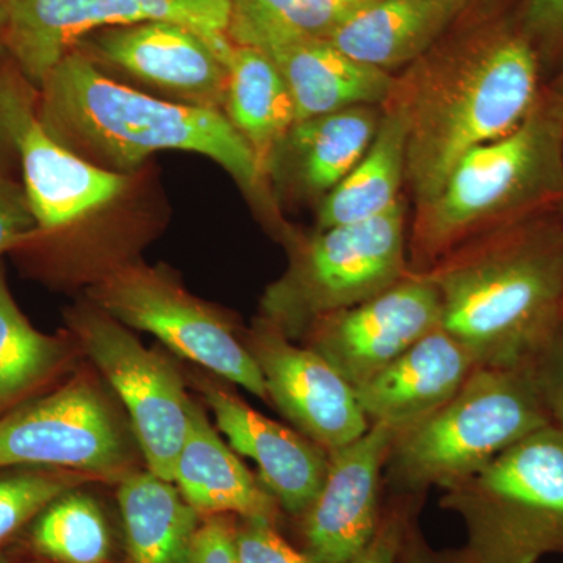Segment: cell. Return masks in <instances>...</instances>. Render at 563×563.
Segmentation results:
<instances>
[{"mask_svg": "<svg viewBox=\"0 0 563 563\" xmlns=\"http://www.w3.org/2000/svg\"><path fill=\"white\" fill-rule=\"evenodd\" d=\"M551 422L563 431V322L531 363Z\"/></svg>", "mask_w": 563, "mask_h": 563, "instance_id": "33", "label": "cell"}, {"mask_svg": "<svg viewBox=\"0 0 563 563\" xmlns=\"http://www.w3.org/2000/svg\"><path fill=\"white\" fill-rule=\"evenodd\" d=\"M409 117L401 99L380 120L372 146L332 191L318 213V228H335L383 214L398 201L406 174Z\"/></svg>", "mask_w": 563, "mask_h": 563, "instance_id": "25", "label": "cell"}, {"mask_svg": "<svg viewBox=\"0 0 563 563\" xmlns=\"http://www.w3.org/2000/svg\"><path fill=\"white\" fill-rule=\"evenodd\" d=\"M21 551L49 563H110L113 537L101 506L69 490L54 499L18 537Z\"/></svg>", "mask_w": 563, "mask_h": 563, "instance_id": "27", "label": "cell"}, {"mask_svg": "<svg viewBox=\"0 0 563 563\" xmlns=\"http://www.w3.org/2000/svg\"><path fill=\"white\" fill-rule=\"evenodd\" d=\"M172 21L229 38L231 0H13L0 32L22 77L40 88L81 40L106 29Z\"/></svg>", "mask_w": 563, "mask_h": 563, "instance_id": "10", "label": "cell"}, {"mask_svg": "<svg viewBox=\"0 0 563 563\" xmlns=\"http://www.w3.org/2000/svg\"><path fill=\"white\" fill-rule=\"evenodd\" d=\"M0 474V548L20 533L63 493L84 484V474L46 466H10Z\"/></svg>", "mask_w": 563, "mask_h": 563, "instance_id": "29", "label": "cell"}, {"mask_svg": "<svg viewBox=\"0 0 563 563\" xmlns=\"http://www.w3.org/2000/svg\"><path fill=\"white\" fill-rule=\"evenodd\" d=\"M379 122L372 106L295 122L273 155L268 173L290 179L306 195H328L372 146Z\"/></svg>", "mask_w": 563, "mask_h": 563, "instance_id": "22", "label": "cell"}, {"mask_svg": "<svg viewBox=\"0 0 563 563\" xmlns=\"http://www.w3.org/2000/svg\"><path fill=\"white\" fill-rule=\"evenodd\" d=\"M473 5V0H372L332 33L354 60L390 70L421 60Z\"/></svg>", "mask_w": 563, "mask_h": 563, "instance_id": "19", "label": "cell"}, {"mask_svg": "<svg viewBox=\"0 0 563 563\" xmlns=\"http://www.w3.org/2000/svg\"><path fill=\"white\" fill-rule=\"evenodd\" d=\"M420 501L421 495H399L395 503L384 507L372 542L351 563H398L404 531Z\"/></svg>", "mask_w": 563, "mask_h": 563, "instance_id": "32", "label": "cell"}, {"mask_svg": "<svg viewBox=\"0 0 563 563\" xmlns=\"http://www.w3.org/2000/svg\"><path fill=\"white\" fill-rule=\"evenodd\" d=\"M553 91L555 92V95L559 96V98L562 99L563 102V73L562 76L559 77V80L555 81V87L553 88Z\"/></svg>", "mask_w": 563, "mask_h": 563, "instance_id": "40", "label": "cell"}, {"mask_svg": "<svg viewBox=\"0 0 563 563\" xmlns=\"http://www.w3.org/2000/svg\"><path fill=\"white\" fill-rule=\"evenodd\" d=\"M398 431L372 424L362 437L329 453L328 474L301 515L306 554L313 563H351L379 526L380 488Z\"/></svg>", "mask_w": 563, "mask_h": 563, "instance_id": "15", "label": "cell"}, {"mask_svg": "<svg viewBox=\"0 0 563 563\" xmlns=\"http://www.w3.org/2000/svg\"><path fill=\"white\" fill-rule=\"evenodd\" d=\"M443 331L479 366L521 368L563 322V225L540 217L453 251L424 273Z\"/></svg>", "mask_w": 563, "mask_h": 563, "instance_id": "2", "label": "cell"}, {"mask_svg": "<svg viewBox=\"0 0 563 563\" xmlns=\"http://www.w3.org/2000/svg\"><path fill=\"white\" fill-rule=\"evenodd\" d=\"M202 390L233 450L257 463L261 483L277 504L301 517L324 484L328 451L217 385L206 384Z\"/></svg>", "mask_w": 563, "mask_h": 563, "instance_id": "17", "label": "cell"}, {"mask_svg": "<svg viewBox=\"0 0 563 563\" xmlns=\"http://www.w3.org/2000/svg\"><path fill=\"white\" fill-rule=\"evenodd\" d=\"M66 358L65 343L33 328L0 273V412L27 401L60 372Z\"/></svg>", "mask_w": 563, "mask_h": 563, "instance_id": "28", "label": "cell"}, {"mask_svg": "<svg viewBox=\"0 0 563 563\" xmlns=\"http://www.w3.org/2000/svg\"><path fill=\"white\" fill-rule=\"evenodd\" d=\"M473 3H474V0H473Z\"/></svg>", "mask_w": 563, "mask_h": 563, "instance_id": "42", "label": "cell"}, {"mask_svg": "<svg viewBox=\"0 0 563 563\" xmlns=\"http://www.w3.org/2000/svg\"><path fill=\"white\" fill-rule=\"evenodd\" d=\"M563 203V202H562ZM561 224L563 225V214H562V220H561Z\"/></svg>", "mask_w": 563, "mask_h": 563, "instance_id": "41", "label": "cell"}, {"mask_svg": "<svg viewBox=\"0 0 563 563\" xmlns=\"http://www.w3.org/2000/svg\"><path fill=\"white\" fill-rule=\"evenodd\" d=\"M24 190L40 232L66 228L118 198L128 187L122 173L101 168L55 140L27 101L13 124Z\"/></svg>", "mask_w": 563, "mask_h": 563, "instance_id": "16", "label": "cell"}, {"mask_svg": "<svg viewBox=\"0 0 563 563\" xmlns=\"http://www.w3.org/2000/svg\"><path fill=\"white\" fill-rule=\"evenodd\" d=\"M418 70L401 99L409 117L406 174L420 206L470 151L514 132L539 102V54L515 18H490Z\"/></svg>", "mask_w": 563, "mask_h": 563, "instance_id": "1", "label": "cell"}, {"mask_svg": "<svg viewBox=\"0 0 563 563\" xmlns=\"http://www.w3.org/2000/svg\"><path fill=\"white\" fill-rule=\"evenodd\" d=\"M398 563H466L461 551L457 553H443L433 550L424 539L417 523V512L410 517L404 531L401 550H399Z\"/></svg>", "mask_w": 563, "mask_h": 563, "instance_id": "36", "label": "cell"}, {"mask_svg": "<svg viewBox=\"0 0 563 563\" xmlns=\"http://www.w3.org/2000/svg\"><path fill=\"white\" fill-rule=\"evenodd\" d=\"M465 523L466 563H539L563 553V431L539 429L443 490Z\"/></svg>", "mask_w": 563, "mask_h": 563, "instance_id": "6", "label": "cell"}, {"mask_svg": "<svg viewBox=\"0 0 563 563\" xmlns=\"http://www.w3.org/2000/svg\"><path fill=\"white\" fill-rule=\"evenodd\" d=\"M550 424L531 366H477L451 401L398 432L387 483L399 495L446 490Z\"/></svg>", "mask_w": 563, "mask_h": 563, "instance_id": "5", "label": "cell"}, {"mask_svg": "<svg viewBox=\"0 0 563 563\" xmlns=\"http://www.w3.org/2000/svg\"><path fill=\"white\" fill-rule=\"evenodd\" d=\"M290 90L296 122L388 101L396 81L387 70L354 60L329 40H307L268 52Z\"/></svg>", "mask_w": 563, "mask_h": 563, "instance_id": "20", "label": "cell"}, {"mask_svg": "<svg viewBox=\"0 0 563 563\" xmlns=\"http://www.w3.org/2000/svg\"><path fill=\"white\" fill-rule=\"evenodd\" d=\"M442 324L439 290L426 274H407L368 301L310 325L309 347L358 387Z\"/></svg>", "mask_w": 563, "mask_h": 563, "instance_id": "13", "label": "cell"}, {"mask_svg": "<svg viewBox=\"0 0 563 563\" xmlns=\"http://www.w3.org/2000/svg\"><path fill=\"white\" fill-rule=\"evenodd\" d=\"M76 49L174 102L224 111L231 38H210L179 22L150 21L91 33Z\"/></svg>", "mask_w": 563, "mask_h": 563, "instance_id": "12", "label": "cell"}, {"mask_svg": "<svg viewBox=\"0 0 563 563\" xmlns=\"http://www.w3.org/2000/svg\"><path fill=\"white\" fill-rule=\"evenodd\" d=\"M0 563H49L41 559L32 558L20 551H10L9 547L0 548Z\"/></svg>", "mask_w": 563, "mask_h": 563, "instance_id": "38", "label": "cell"}, {"mask_svg": "<svg viewBox=\"0 0 563 563\" xmlns=\"http://www.w3.org/2000/svg\"><path fill=\"white\" fill-rule=\"evenodd\" d=\"M477 366L462 343L437 328L355 393L372 424L399 432L451 401Z\"/></svg>", "mask_w": 563, "mask_h": 563, "instance_id": "18", "label": "cell"}, {"mask_svg": "<svg viewBox=\"0 0 563 563\" xmlns=\"http://www.w3.org/2000/svg\"><path fill=\"white\" fill-rule=\"evenodd\" d=\"M224 110L250 144L265 176L273 155L296 122L290 90L265 52L233 44Z\"/></svg>", "mask_w": 563, "mask_h": 563, "instance_id": "23", "label": "cell"}, {"mask_svg": "<svg viewBox=\"0 0 563 563\" xmlns=\"http://www.w3.org/2000/svg\"><path fill=\"white\" fill-rule=\"evenodd\" d=\"M38 232L24 185L0 174V254Z\"/></svg>", "mask_w": 563, "mask_h": 563, "instance_id": "34", "label": "cell"}, {"mask_svg": "<svg viewBox=\"0 0 563 563\" xmlns=\"http://www.w3.org/2000/svg\"><path fill=\"white\" fill-rule=\"evenodd\" d=\"M129 563H187L199 514L154 473H129L118 488Z\"/></svg>", "mask_w": 563, "mask_h": 563, "instance_id": "24", "label": "cell"}, {"mask_svg": "<svg viewBox=\"0 0 563 563\" xmlns=\"http://www.w3.org/2000/svg\"><path fill=\"white\" fill-rule=\"evenodd\" d=\"M74 332L120 396L150 472L173 483L192 404L176 368L103 312L73 314Z\"/></svg>", "mask_w": 563, "mask_h": 563, "instance_id": "11", "label": "cell"}, {"mask_svg": "<svg viewBox=\"0 0 563 563\" xmlns=\"http://www.w3.org/2000/svg\"><path fill=\"white\" fill-rule=\"evenodd\" d=\"M407 276L399 202L369 220L322 229L296 251L290 269L263 298L265 320L288 339L314 321L380 295Z\"/></svg>", "mask_w": 563, "mask_h": 563, "instance_id": "7", "label": "cell"}, {"mask_svg": "<svg viewBox=\"0 0 563 563\" xmlns=\"http://www.w3.org/2000/svg\"><path fill=\"white\" fill-rule=\"evenodd\" d=\"M562 202L563 102L548 90L514 132L470 151L422 203L415 274L428 273L474 232L531 220Z\"/></svg>", "mask_w": 563, "mask_h": 563, "instance_id": "4", "label": "cell"}, {"mask_svg": "<svg viewBox=\"0 0 563 563\" xmlns=\"http://www.w3.org/2000/svg\"><path fill=\"white\" fill-rule=\"evenodd\" d=\"M265 379L268 396L284 417L322 450L346 446L372 428L357 393L310 347H299L262 318L246 343Z\"/></svg>", "mask_w": 563, "mask_h": 563, "instance_id": "14", "label": "cell"}, {"mask_svg": "<svg viewBox=\"0 0 563 563\" xmlns=\"http://www.w3.org/2000/svg\"><path fill=\"white\" fill-rule=\"evenodd\" d=\"M273 521L242 518L236 523L235 542L240 563H313L277 533Z\"/></svg>", "mask_w": 563, "mask_h": 563, "instance_id": "30", "label": "cell"}, {"mask_svg": "<svg viewBox=\"0 0 563 563\" xmlns=\"http://www.w3.org/2000/svg\"><path fill=\"white\" fill-rule=\"evenodd\" d=\"M90 292L101 312L114 321L152 333L181 357L269 401L261 368L246 344L220 314L165 274L122 266L92 285Z\"/></svg>", "mask_w": 563, "mask_h": 563, "instance_id": "8", "label": "cell"}, {"mask_svg": "<svg viewBox=\"0 0 563 563\" xmlns=\"http://www.w3.org/2000/svg\"><path fill=\"white\" fill-rule=\"evenodd\" d=\"M31 101L16 81L0 69V157L13 151V124L18 111L25 102Z\"/></svg>", "mask_w": 563, "mask_h": 563, "instance_id": "37", "label": "cell"}, {"mask_svg": "<svg viewBox=\"0 0 563 563\" xmlns=\"http://www.w3.org/2000/svg\"><path fill=\"white\" fill-rule=\"evenodd\" d=\"M236 523L228 515H213L196 529L187 563H240Z\"/></svg>", "mask_w": 563, "mask_h": 563, "instance_id": "35", "label": "cell"}, {"mask_svg": "<svg viewBox=\"0 0 563 563\" xmlns=\"http://www.w3.org/2000/svg\"><path fill=\"white\" fill-rule=\"evenodd\" d=\"M40 91L46 131L101 168L131 172L155 152H196L220 163L247 190L261 185L257 157L224 111L132 90L80 49L54 66Z\"/></svg>", "mask_w": 563, "mask_h": 563, "instance_id": "3", "label": "cell"}, {"mask_svg": "<svg viewBox=\"0 0 563 563\" xmlns=\"http://www.w3.org/2000/svg\"><path fill=\"white\" fill-rule=\"evenodd\" d=\"M11 2H13V0H0V32H2L3 24H5Z\"/></svg>", "mask_w": 563, "mask_h": 563, "instance_id": "39", "label": "cell"}, {"mask_svg": "<svg viewBox=\"0 0 563 563\" xmlns=\"http://www.w3.org/2000/svg\"><path fill=\"white\" fill-rule=\"evenodd\" d=\"M372 0H231L229 38L268 54L307 40H329Z\"/></svg>", "mask_w": 563, "mask_h": 563, "instance_id": "26", "label": "cell"}, {"mask_svg": "<svg viewBox=\"0 0 563 563\" xmlns=\"http://www.w3.org/2000/svg\"><path fill=\"white\" fill-rule=\"evenodd\" d=\"M174 483L199 515L236 514L273 523L279 515V504L272 493L254 479L243 462L225 446L196 404H192L190 428L174 468Z\"/></svg>", "mask_w": 563, "mask_h": 563, "instance_id": "21", "label": "cell"}, {"mask_svg": "<svg viewBox=\"0 0 563 563\" xmlns=\"http://www.w3.org/2000/svg\"><path fill=\"white\" fill-rule=\"evenodd\" d=\"M128 463L121 426L81 377L0 415V470L46 466L121 481Z\"/></svg>", "mask_w": 563, "mask_h": 563, "instance_id": "9", "label": "cell"}, {"mask_svg": "<svg viewBox=\"0 0 563 563\" xmlns=\"http://www.w3.org/2000/svg\"><path fill=\"white\" fill-rule=\"evenodd\" d=\"M514 18L540 63L563 55V0H520Z\"/></svg>", "mask_w": 563, "mask_h": 563, "instance_id": "31", "label": "cell"}]
</instances>
